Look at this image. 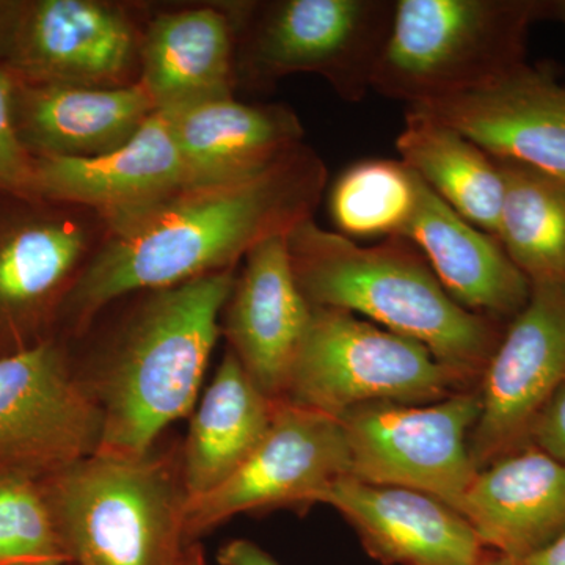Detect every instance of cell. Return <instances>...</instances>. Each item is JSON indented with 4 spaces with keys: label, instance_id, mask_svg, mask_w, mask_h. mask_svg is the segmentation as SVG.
I'll return each instance as SVG.
<instances>
[{
    "label": "cell",
    "instance_id": "cell-1",
    "mask_svg": "<svg viewBox=\"0 0 565 565\" xmlns=\"http://www.w3.org/2000/svg\"><path fill=\"white\" fill-rule=\"evenodd\" d=\"M326 185V163L300 145L244 180L182 189L109 222L106 243L71 282L62 308L84 327L126 294L232 270L256 245L313 218Z\"/></svg>",
    "mask_w": 565,
    "mask_h": 565
},
{
    "label": "cell",
    "instance_id": "cell-2",
    "mask_svg": "<svg viewBox=\"0 0 565 565\" xmlns=\"http://www.w3.org/2000/svg\"><path fill=\"white\" fill-rule=\"evenodd\" d=\"M286 244L311 307L348 311L414 340L470 388L479 384L503 337L500 322L457 303L411 241L363 247L308 218Z\"/></svg>",
    "mask_w": 565,
    "mask_h": 565
},
{
    "label": "cell",
    "instance_id": "cell-3",
    "mask_svg": "<svg viewBox=\"0 0 565 565\" xmlns=\"http://www.w3.org/2000/svg\"><path fill=\"white\" fill-rule=\"evenodd\" d=\"M233 270L154 291L134 316L90 384L103 411L95 455H150L163 429L192 411L236 282Z\"/></svg>",
    "mask_w": 565,
    "mask_h": 565
},
{
    "label": "cell",
    "instance_id": "cell-4",
    "mask_svg": "<svg viewBox=\"0 0 565 565\" xmlns=\"http://www.w3.org/2000/svg\"><path fill=\"white\" fill-rule=\"evenodd\" d=\"M40 482L73 564H180L189 546L181 455H93Z\"/></svg>",
    "mask_w": 565,
    "mask_h": 565
},
{
    "label": "cell",
    "instance_id": "cell-5",
    "mask_svg": "<svg viewBox=\"0 0 565 565\" xmlns=\"http://www.w3.org/2000/svg\"><path fill=\"white\" fill-rule=\"evenodd\" d=\"M542 0H396L373 90L405 107L489 87L526 63Z\"/></svg>",
    "mask_w": 565,
    "mask_h": 565
},
{
    "label": "cell",
    "instance_id": "cell-6",
    "mask_svg": "<svg viewBox=\"0 0 565 565\" xmlns=\"http://www.w3.org/2000/svg\"><path fill=\"white\" fill-rule=\"evenodd\" d=\"M462 390L471 388L423 344L313 307L285 401L341 419L367 405L433 404Z\"/></svg>",
    "mask_w": 565,
    "mask_h": 565
},
{
    "label": "cell",
    "instance_id": "cell-7",
    "mask_svg": "<svg viewBox=\"0 0 565 565\" xmlns=\"http://www.w3.org/2000/svg\"><path fill=\"white\" fill-rule=\"evenodd\" d=\"M479 415L478 386L433 404L356 408L340 419L351 476L367 484L433 494L459 512L479 473L470 452Z\"/></svg>",
    "mask_w": 565,
    "mask_h": 565
},
{
    "label": "cell",
    "instance_id": "cell-8",
    "mask_svg": "<svg viewBox=\"0 0 565 565\" xmlns=\"http://www.w3.org/2000/svg\"><path fill=\"white\" fill-rule=\"evenodd\" d=\"M396 0H281L259 9L245 40V73L275 81L313 73L360 103L392 31Z\"/></svg>",
    "mask_w": 565,
    "mask_h": 565
},
{
    "label": "cell",
    "instance_id": "cell-9",
    "mask_svg": "<svg viewBox=\"0 0 565 565\" xmlns=\"http://www.w3.org/2000/svg\"><path fill=\"white\" fill-rule=\"evenodd\" d=\"M103 411L61 345L0 355V476L43 479L98 451Z\"/></svg>",
    "mask_w": 565,
    "mask_h": 565
},
{
    "label": "cell",
    "instance_id": "cell-10",
    "mask_svg": "<svg viewBox=\"0 0 565 565\" xmlns=\"http://www.w3.org/2000/svg\"><path fill=\"white\" fill-rule=\"evenodd\" d=\"M351 476L344 427L333 416L278 401L266 437L247 462L221 487L185 504V541L234 515L280 508H308Z\"/></svg>",
    "mask_w": 565,
    "mask_h": 565
},
{
    "label": "cell",
    "instance_id": "cell-11",
    "mask_svg": "<svg viewBox=\"0 0 565 565\" xmlns=\"http://www.w3.org/2000/svg\"><path fill=\"white\" fill-rule=\"evenodd\" d=\"M565 385V278L531 282L479 381L481 415L470 435L478 471L530 445L539 416Z\"/></svg>",
    "mask_w": 565,
    "mask_h": 565
},
{
    "label": "cell",
    "instance_id": "cell-12",
    "mask_svg": "<svg viewBox=\"0 0 565 565\" xmlns=\"http://www.w3.org/2000/svg\"><path fill=\"white\" fill-rule=\"evenodd\" d=\"M131 22L93 0L22 2L3 65L22 82L110 88L139 54Z\"/></svg>",
    "mask_w": 565,
    "mask_h": 565
},
{
    "label": "cell",
    "instance_id": "cell-13",
    "mask_svg": "<svg viewBox=\"0 0 565 565\" xmlns=\"http://www.w3.org/2000/svg\"><path fill=\"white\" fill-rule=\"evenodd\" d=\"M405 111L444 122L494 159L565 181V79L553 70L525 63L481 90Z\"/></svg>",
    "mask_w": 565,
    "mask_h": 565
},
{
    "label": "cell",
    "instance_id": "cell-14",
    "mask_svg": "<svg viewBox=\"0 0 565 565\" xmlns=\"http://www.w3.org/2000/svg\"><path fill=\"white\" fill-rule=\"evenodd\" d=\"M188 189L172 125L154 114L131 140L88 159H33L29 200L82 204L107 223Z\"/></svg>",
    "mask_w": 565,
    "mask_h": 565
},
{
    "label": "cell",
    "instance_id": "cell-15",
    "mask_svg": "<svg viewBox=\"0 0 565 565\" xmlns=\"http://www.w3.org/2000/svg\"><path fill=\"white\" fill-rule=\"evenodd\" d=\"M225 333L245 373L264 394L285 401L313 307L305 299L286 236L256 245L228 300Z\"/></svg>",
    "mask_w": 565,
    "mask_h": 565
},
{
    "label": "cell",
    "instance_id": "cell-16",
    "mask_svg": "<svg viewBox=\"0 0 565 565\" xmlns=\"http://www.w3.org/2000/svg\"><path fill=\"white\" fill-rule=\"evenodd\" d=\"M382 565H471L487 552L465 516L433 494L348 476L326 493Z\"/></svg>",
    "mask_w": 565,
    "mask_h": 565
},
{
    "label": "cell",
    "instance_id": "cell-17",
    "mask_svg": "<svg viewBox=\"0 0 565 565\" xmlns=\"http://www.w3.org/2000/svg\"><path fill=\"white\" fill-rule=\"evenodd\" d=\"M459 512L486 548L526 559L565 535V463L523 446L479 471Z\"/></svg>",
    "mask_w": 565,
    "mask_h": 565
},
{
    "label": "cell",
    "instance_id": "cell-18",
    "mask_svg": "<svg viewBox=\"0 0 565 565\" xmlns=\"http://www.w3.org/2000/svg\"><path fill=\"white\" fill-rule=\"evenodd\" d=\"M156 111L140 82L110 88L18 79L14 122L33 159H88L132 139Z\"/></svg>",
    "mask_w": 565,
    "mask_h": 565
},
{
    "label": "cell",
    "instance_id": "cell-19",
    "mask_svg": "<svg viewBox=\"0 0 565 565\" xmlns=\"http://www.w3.org/2000/svg\"><path fill=\"white\" fill-rule=\"evenodd\" d=\"M162 114L172 125L188 189L244 180L303 145L299 118L278 104L253 106L228 96Z\"/></svg>",
    "mask_w": 565,
    "mask_h": 565
},
{
    "label": "cell",
    "instance_id": "cell-20",
    "mask_svg": "<svg viewBox=\"0 0 565 565\" xmlns=\"http://www.w3.org/2000/svg\"><path fill=\"white\" fill-rule=\"evenodd\" d=\"M404 239L422 252L441 286L468 311L500 322L514 319L530 299L531 281L500 241L460 217L423 181Z\"/></svg>",
    "mask_w": 565,
    "mask_h": 565
},
{
    "label": "cell",
    "instance_id": "cell-21",
    "mask_svg": "<svg viewBox=\"0 0 565 565\" xmlns=\"http://www.w3.org/2000/svg\"><path fill=\"white\" fill-rule=\"evenodd\" d=\"M139 58V82L156 110L233 96L234 32L221 11L192 9L156 18L140 40Z\"/></svg>",
    "mask_w": 565,
    "mask_h": 565
},
{
    "label": "cell",
    "instance_id": "cell-22",
    "mask_svg": "<svg viewBox=\"0 0 565 565\" xmlns=\"http://www.w3.org/2000/svg\"><path fill=\"white\" fill-rule=\"evenodd\" d=\"M277 405L253 384L236 355L226 353L181 451L188 501L211 493L247 462L266 437Z\"/></svg>",
    "mask_w": 565,
    "mask_h": 565
},
{
    "label": "cell",
    "instance_id": "cell-23",
    "mask_svg": "<svg viewBox=\"0 0 565 565\" xmlns=\"http://www.w3.org/2000/svg\"><path fill=\"white\" fill-rule=\"evenodd\" d=\"M84 252L76 223L36 212L0 222V338L21 341L63 300Z\"/></svg>",
    "mask_w": 565,
    "mask_h": 565
},
{
    "label": "cell",
    "instance_id": "cell-24",
    "mask_svg": "<svg viewBox=\"0 0 565 565\" xmlns=\"http://www.w3.org/2000/svg\"><path fill=\"white\" fill-rule=\"evenodd\" d=\"M401 161L460 217L497 237L503 180L492 156L444 122L405 111Z\"/></svg>",
    "mask_w": 565,
    "mask_h": 565
},
{
    "label": "cell",
    "instance_id": "cell-25",
    "mask_svg": "<svg viewBox=\"0 0 565 565\" xmlns=\"http://www.w3.org/2000/svg\"><path fill=\"white\" fill-rule=\"evenodd\" d=\"M494 161L503 180L497 239L531 282L565 278V181L525 163Z\"/></svg>",
    "mask_w": 565,
    "mask_h": 565
},
{
    "label": "cell",
    "instance_id": "cell-26",
    "mask_svg": "<svg viewBox=\"0 0 565 565\" xmlns=\"http://www.w3.org/2000/svg\"><path fill=\"white\" fill-rule=\"evenodd\" d=\"M422 181L403 161L364 159L334 181L329 212L348 239L404 237L418 206Z\"/></svg>",
    "mask_w": 565,
    "mask_h": 565
},
{
    "label": "cell",
    "instance_id": "cell-27",
    "mask_svg": "<svg viewBox=\"0 0 565 565\" xmlns=\"http://www.w3.org/2000/svg\"><path fill=\"white\" fill-rule=\"evenodd\" d=\"M73 564L40 481L0 476V565Z\"/></svg>",
    "mask_w": 565,
    "mask_h": 565
},
{
    "label": "cell",
    "instance_id": "cell-28",
    "mask_svg": "<svg viewBox=\"0 0 565 565\" xmlns=\"http://www.w3.org/2000/svg\"><path fill=\"white\" fill-rule=\"evenodd\" d=\"M18 79L0 63V191L29 200L33 158L22 147L14 122Z\"/></svg>",
    "mask_w": 565,
    "mask_h": 565
},
{
    "label": "cell",
    "instance_id": "cell-29",
    "mask_svg": "<svg viewBox=\"0 0 565 565\" xmlns=\"http://www.w3.org/2000/svg\"><path fill=\"white\" fill-rule=\"evenodd\" d=\"M530 445L565 463V385L535 422Z\"/></svg>",
    "mask_w": 565,
    "mask_h": 565
},
{
    "label": "cell",
    "instance_id": "cell-30",
    "mask_svg": "<svg viewBox=\"0 0 565 565\" xmlns=\"http://www.w3.org/2000/svg\"><path fill=\"white\" fill-rule=\"evenodd\" d=\"M217 561L221 565H280L269 553L245 539H236L223 545Z\"/></svg>",
    "mask_w": 565,
    "mask_h": 565
},
{
    "label": "cell",
    "instance_id": "cell-31",
    "mask_svg": "<svg viewBox=\"0 0 565 565\" xmlns=\"http://www.w3.org/2000/svg\"><path fill=\"white\" fill-rule=\"evenodd\" d=\"M22 2H7L0 0V63H3L9 52L11 35H13L14 25L20 17Z\"/></svg>",
    "mask_w": 565,
    "mask_h": 565
},
{
    "label": "cell",
    "instance_id": "cell-32",
    "mask_svg": "<svg viewBox=\"0 0 565 565\" xmlns=\"http://www.w3.org/2000/svg\"><path fill=\"white\" fill-rule=\"evenodd\" d=\"M520 565H565V535L535 555L520 561Z\"/></svg>",
    "mask_w": 565,
    "mask_h": 565
},
{
    "label": "cell",
    "instance_id": "cell-33",
    "mask_svg": "<svg viewBox=\"0 0 565 565\" xmlns=\"http://www.w3.org/2000/svg\"><path fill=\"white\" fill-rule=\"evenodd\" d=\"M542 20L559 22L565 28V0H542Z\"/></svg>",
    "mask_w": 565,
    "mask_h": 565
},
{
    "label": "cell",
    "instance_id": "cell-34",
    "mask_svg": "<svg viewBox=\"0 0 565 565\" xmlns=\"http://www.w3.org/2000/svg\"><path fill=\"white\" fill-rule=\"evenodd\" d=\"M471 565H520V561H516L511 556H505L503 553L487 550L481 559L476 561V563Z\"/></svg>",
    "mask_w": 565,
    "mask_h": 565
},
{
    "label": "cell",
    "instance_id": "cell-35",
    "mask_svg": "<svg viewBox=\"0 0 565 565\" xmlns=\"http://www.w3.org/2000/svg\"><path fill=\"white\" fill-rule=\"evenodd\" d=\"M178 565H206V561H204V553L202 546H200L199 542L195 544H191L188 548L182 553L180 564Z\"/></svg>",
    "mask_w": 565,
    "mask_h": 565
}]
</instances>
